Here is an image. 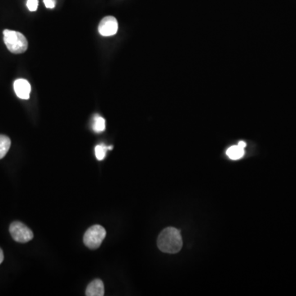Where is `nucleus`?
I'll return each instance as SVG.
<instances>
[{
    "mask_svg": "<svg viewBox=\"0 0 296 296\" xmlns=\"http://www.w3.org/2000/svg\"><path fill=\"white\" fill-rule=\"evenodd\" d=\"M4 258H5V256H4V252H3L2 249H0V264L2 263L3 261H4Z\"/></svg>",
    "mask_w": 296,
    "mask_h": 296,
    "instance_id": "14",
    "label": "nucleus"
},
{
    "mask_svg": "<svg viewBox=\"0 0 296 296\" xmlns=\"http://www.w3.org/2000/svg\"><path fill=\"white\" fill-rule=\"evenodd\" d=\"M109 150V147H107L105 144L97 145L95 148V156L98 161L104 160L105 157L107 156V151Z\"/></svg>",
    "mask_w": 296,
    "mask_h": 296,
    "instance_id": "11",
    "label": "nucleus"
},
{
    "mask_svg": "<svg viewBox=\"0 0 296 296\" xmlns=\"http://www.w3.org/2000/svg\"><path fill=\"white\" fill-rule=\"evenodd\" d=\"M118 29V21L113 16H107L103 18L98 27L100 34L103 36H115L117 33Z\"/></svg>",
    "mask_w": 296,
    "mask_h": 296,
    "instance_id": "5",
    "label": "nucleus"
},
{
    "mask_svg": "<svg viewBox=\"0 0 296 296\" xmlns=\"http://www.w3.org/2000/svg\"><path fill=\"white\" fill-rule=\"evenodd\" d=\"M38 0H27V7L29 9V11L35 12L37 10L38 8Z\"/></svg>",
    "mask_w": 296,
    "mask_h": 296,
    "instance_id": "12",
    "label": "nucleus"
},
{
    "mask_svg": "<svg viewBox=\"0 0 296 296\" xmlns=\"http://www.w3.org/2000/svg\"><path fill=\"white\" fill-rule=\"evenodd\" d=\"M107 236V231L104 227L99 225L91 226L84 235L83 242L90 249H96L101 246L105 238Z\"/></svg>",
    "mask_w": 296,
    "mask_h": 296,
    "instance_id": "3",
    "label": "nucleus"
},
{
    "mask_svg": "<svg viewBox=\"0 0 296 296\" xmlns=\"http://www.w3.org/2000/svg\"><path fill=\"white\" fill-rule=\"evenodd\" d=\"M4 41L8 50L13 54H23L28 48V42L24 35L16 31L5 30Z\"/></svg>",
    "mask_w": 296,
    "mask_h": 296,
    "instance_id": "2",
    "label": "nucleus"
},
{
    "mask_svg": "<svg viewBox=\"0 0 296 296\" xmlns=\"http://www.w3.org/2000/svg\"><path fill=\"white\" fill-rule=\"evenodd\" d=\"M11 147V140L7 136L0 135V159L6 156Z\"/></svg>",
    "mask_w": 296,
    "mask_h": 296,
    "instance_id": "9",
    "label": "nucleus"
},
{
    "mask_svg": "<svg viewBox=\"0 0 296 296\" xmlns=\"http://www.w3.org/2000/svg\"><path fill=\"white\" fill-rule=\"evenodd\" d=\"M45 7L47 9H54L55 7V0H43Z\"/></svg>",
    "mask_w": 296,
    "mask_h": 296,
    "instance_id": "13",
    "label": "nucleus"
},
{
    "mask_svg": "<svg viewBox=\"0 0 296 296\" xmlns=\"http://www.w3.org/2000/svg\"><path fill=\"white\" fill-rule=\"evenodd\" d=\"M105 294L104 283L100 279H95L87 285L86 295L103 296Z\"/></svg>",
    "mask_w": 296,
    "mask_h": 296,
    "instance_id": "7",
    "label": "nucleus"
},
{
    "mask_svg": "<svg viewBox=\"0 0 296 296\" xmlns=\"http://www.w3.org/2000/svg\"><path fill=\"white\" fill-rule=\"evenodd\" d=\"M9 232L16 242L27 243L34 237L33 232L26 225L20 222H14L10 225Z\"/></svg>",
    "mask_w": 296,
    "mask_h": 296,
    "instance_id": "4",
    "label": "nucleus"
},
{
    "mask_svg": "<svg viewBox=\"0 0 296 296\" xmlns=\"http://www.w3.org/2000/svg\"><path fill=\"white\" fill-rule=\"evenodd\" d=\"M239 146H240V147H243V148H245V147H246V143H244V142H243V141H240V143H239Z\"/></svg>",
    "mask_w": 296,
    "mask_h": 296,
    "instance_id": "15",
    "label": "nucleus"
},
{
    "mask_svg": "<svg viewBox=\"0 0 296 296\" xmlns=\"http://www.w3.org/2000/svg\"><path fill=\"white\" fill-rule=\"evenodd\" d=\"M93 121L92 129L95 133H102L106 130V120L99 116H95Z\"/></svg>",
    "mask_w": 296,
    "mask_h": 296,
    "instance_id": "10",
    "label": "nucleus"
},
{
    "mask_svg": "<svg viewBox=\"0 0 296 296\" xmlns=\"http://www.w3.org/2000/svg\"><path fill=\"white\" fill-rule=\"evenodd\" d=\"M14 88L18 97L23 100H28L31 94V84L26 79H17L14 81Z\"/></svg>",
    "mask_w": 296,
    "mask_h": 296,
    "instance_id": "6",
    "label": "nucleus"
},
{
    "mask_svg": "<svg viewBox=\"0 0 296 296\" xmlns=\"http://www.w3.org/2000/svg\"><path fill=\"white\" fill-rule=\"evenodd\" d=\"M226 155L231 160L237 161V160L242 158L243 156H244V148L240 147L239 145L232 146V147H229L228 149H227Z\"/></svg>",
    "mask_w": 296,
    "mask_h": 296,
    "instance_id": "8",
    "label": "nucleus"
},
{
    "mask_svg": "<svg viewBox=\"0 0 296 296\" xmlns=\"http://www.w3.org/2000/svg\"><path fill=\"white\" fill-rule=\"evenodd\" d=\"M157 246L161 251L166 253H177L183 246V240L179 230L168 227L163 230L157 239Z\"/></svg>",
    "mask_w": 296,
    "mask_h": 296,
    "instance_id": "1",
    "label": "nucleus"
}]
</instances>
